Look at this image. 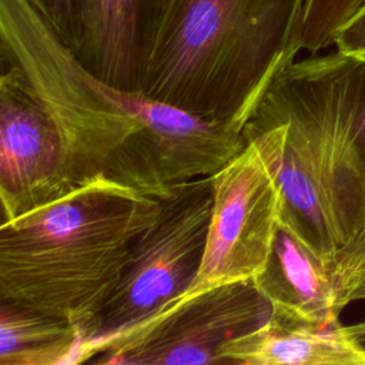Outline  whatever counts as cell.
<instances>
[{
  "label": "cell",
  "instance_id": "12",
  "mask_svg": "<svg viewBox=\"0 0 365 365\" xmlns=\"http://www.w3.org/2000/svg\"><path fill=\"white\" fill-rule=\"evenodd\" d=\"M83 344L70 321L0 301V365H76Z\"/></svg>",
  "mask_w": 365,
  "mask_h": 365
},
{
  "label": "cell",
  "instance_id": "14",
  "mask_svg": "<svg viewBox=\"0 0 365 365\" xmlns=\"http://www.w3.org/2000/svg\"><path fill=\"white\" fill-rule=\"evenodd\" d=\"M41 14L51 24L58 37L68 47L74 29V0H33Z\"/></svg>",
  "mask_w": 365,
  "mask_h": 365
},
{
  "label": "cell",
  "instance_id": "10",
  "mask_svg": "<svg viewBox=\"0 0 365 365\" xmlns=\"http://www.w3.org/2000/svg\"><path fill=\"white\" fill-rule=\"evenodd\" d=\"M170 0H74L68 48L103 83L135 91Z\"/></svg>",
  "mask_w": 365,
  "mask_h": 365
},
{
  "label": "cell",
  "instance_id": "9",
  "mask_svg": "<svg viewBox=\"0 0 365 365\" xmlns=\"http://www.w3.org/2000/svg\"><path fill=\"white\" fill-rule=\"evenodd\" d=\"M271 302L315 321L365 299V234L335 255L312 252L279 220L265 268L252 279Z\"/></svg>",
  "mask_w": 365,
  "mask_h": 365
},
{
  "label": "cell",
  "instance_id": "1",
  "mask_svg": "<svg viewBox=\"0 0 365 365\" xmlns=\"http://www.w3.org/2000/svg\"><path fill=\"white\" fill-rule=\"evenodd\" d=\"M282 194L281 222L312 252L365 234V61L339 51L294 60L247 117Z\"/></svg>",
  "mask_w": 365,
  "mask_h": 365
},
{
  "label": "cell",
  "instance_id": "5",
  "mask_svg": "<svg viewBox=\"0 0 365 365\" xmlns=\"http://www.w3.org/2000/svg\"><path fill=\"white\" fill-rule=\"evenodd\" d=\"M212 201L211 175L174 185L111 297L86 328L84 344L124 331L185 295L202 262Z\"/></svg>",
  "mask_w": 365,
  "mask_h": 365
},
{
  "label": "cell",
  "instance_id": "2",
  "mask_svg": "<svg viewBox=\"0 0 365 365\" xmlns=\"http://www.w3.org/2000/svg\"><path fill=\"white\" fill-rule=\"evenodd\" d=\"M0 63L24 80L56 124L70 191L100 180L147 191L170 187L160 134L180 110L98 80L33 0H0Z\"/></svg>",
  "mask_w": 365,
  "mask_h": 365
},
{
  "label": "cell",
  "instance_id": "6",
  "mask_svg": "<svg viewBox=\"0 0 365 365\" xmlns=\"http://www.w3.org/2000/svg\"><path fill=\"white\" fill-rule=\"evenodd\" d=\"M272 311L252 279L210 287L153 317L81 346L78 364H224L221 348L258 329Z\"/></svg>",
  "mask_w": 365,
  "mask_h": 365
},
{
  "label": "cell",
  "instance_id": "13",
  "mask_svg": "<svg viewBox=\"0 0 365 365\" xmlns=\"http://www.w3.org/2000/svg\"><path fill=\"white\" fill-rule=\"evenodd\" d=\"M362 9L365 0H307L301 23V50L315 54L334 44L336 34Z\"/></svg>",
  "mask_w": 365,
  "mask_h": 365
},
{
  "label": "cell",
  "instance_id": "11",
  "mask_svg": "<svg viewBox=\"0 0 365 365\" xmlns=\"http://www.w3.org/2000/svg\"><path fill=\"white\" fill-rule=\"evenodd\" d=\"M224 364L365 365V321H315L279 305L258 329L221 348Z\"/></svg>",
  "mask_w": 365,
  "mask_h": 365
},
{
  "label": "cell",
  "instance_id": "4",
  "mask_svg": "<svg viewBox=\"0 0 365 365\" xmlns=\"http://www.w3.org/2000/svg\"><path fill=\"white\" fill-rule=\"evenodd\" d=\"M307 0H170L135 91L205 120L244 127L301 51Z\"/></svg>",
  "mask_w": 365,
  "mask_h": 365
},
{
  "label": "cell",
  "instance_id": "3",
  "mask_svg": "<svg viewBox=\"0 0 365 365\" xmlns=\"http://www.w3.org/2000/svg\"><path fill=\"white\" fill-rule=\"evenodd\" d=\"M174 185L147 191L100 180L1 222L0 301L70 321L84 335Z\"/></svg>",
  "mask_w": 365,
  "mask_h": 365
},
{
  "label": "cell",
  "instance_id": "15",
  "mask_svg": "<svg viewBox=\"0 0 365 365\" xmlns=\"http://www.w3.org/2000/svg\"><path fill=\"white\" fill-rule=\"evenodd\" d=\"M335 47L365 61V9H362L335 37Z\"/></svg>",
  "mask_w": 365,
  "mask_h": 365
},
{
  "label": "cell",
  "instance_id": "8",
  "mask_svg": "<svg viewBox=\"0 0 365 365\" xmlns=\"http://www.w3.org/2000/svg\"><path fill=\"white\" fill-rule=\"evenodd\" d=\"M71 192L64 178L63 143L51 117L10 67L0 76L1 222Z\"/></svg>",
  "mask_w": 365,
  "mask_h": 365
},
{
  "label": "cell",
  "instance_id": "7",
  "mask_svg": "<svg viewBox=\"0 0 365 365\" xmlns=\"http://www.w3.org/2000/svg\"><path fill=\"white\" fill-rule=\"evenodd\" d=\"M211 180L214 201L202 262L184 297L254 279L268 262L281 220V188L254 143L247 140Z\"/></svg>",
  "mask_w": 365,
  "mask_h": 365
}]
</instances>
